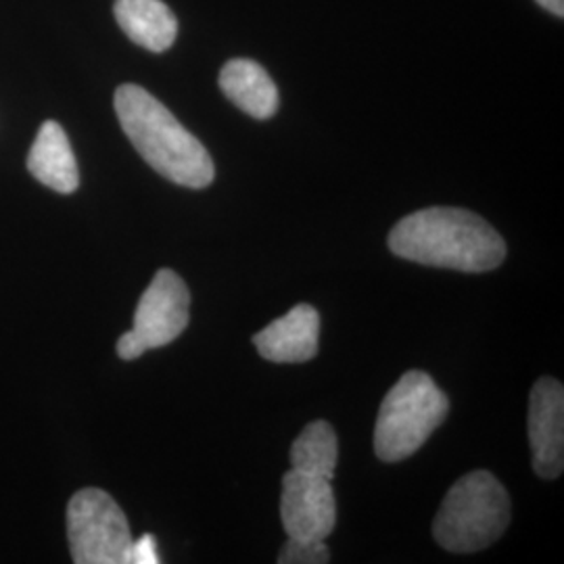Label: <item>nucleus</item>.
<instances>
[{"label": "nucleus", "instance_id": "f257e3e1", "mask_svg": "<svg viewBox=\"0 0 564 564\" xmlns=\"http://www.w3.org/2000/svg\"><path fill=\"white\" fill-rule=\"evenodd\" d=\"M389 249L408 262L458 272H489L506 260V242L481 216L460 207H429L405 216Z\"/></svg>", "mask_w": 564, "mask_h": 564}, {"label": "nucleus", "instance_id": "f03ea898", "mask_svg": "<svg viewBox=\"0 0 564 564\" xmlns=\"http://www.w3.org/2000/svg\"><path fill=\"white\" fill-rule=\"evenodd\" d=\"M113 105L126 137L163 178L186 188H205L214 182L216 167L207 149L151 93L137 84H121Z\"/></svg>", "mask_w": 564, "mask_h": 564}, {"label": "nucleus", "instance_id": "7ed1b4c3", "mask_svg": "<svg viewBox=\"0 0 564 564\" xmlns=\"http://www.w3.org/2000/svg\"><path fill=\"white\" fill-rule=\"evenodd\" d=\"M510 523V498L491 473L475 470L452 485L433 523L437 544L470 554L496 544Z\"/></svg>", "mask_w": 564, "mask_h": 564}, {"label": "nucleus", "instance_id": "20e7f679", "mask_svg": "<svg viewBox=\"0 0 564 564\" xmlns=\"http://www.w3.org/2000/svg\"><path fill=\"white\" fill-rule=\"evenodd\" d=\"M449 402L435 381L410 370L384 395L375 426V452L383 463H400L416 454L444 423Z\"/></svg>", "mask_w": 564, "mask_h": 564}, {"label": "nucleus", "instance_id": "39448f33", "mask_svg": "<svg viewBox=\"0 0 564 564\" xmlns=\"http://www.w3.org/2000/svg\"><path fill=\"white\" fill-rule=\"evenodd\" d=\"M67 538L76 564H128L132 533L118 502L97 487L80 489L67 506Z\"/></svg>", "mask_w": 564, "mask_h": 564}, {"label": "nucleus", "instance_id": "423d86ee", "mask_svg": "<svg viewBox=\"0 0 564 564\" xmlns=\"http://www.w3.org/2000/svg\"><path fill=\"white\" fill-rule=\"evenodd\" d=\"M191 318V293L174 270L163 268L142 293L132 333L142 349H158L178 339Z\"/></svg>", "mask_w": 564, "mask_h": 564}, {"label": "nucleus", "instance_id": "0eeeda50", "mask_svg": "<svg viewBox=\"0 0 564 564\" xmlns=\"http://www.w3.org/2000/svg\"><path fill=\"white\" fill-rule=\"evenodd\" d=\"M281 517L289 538L326 540L337 523L333 485L291 468L282 479Z\"/></svg>", "mask_w": 564, "mask_h": 564}, {"label": "nucleus", "instance_id": "6e6552de", "mask_svg": "<svg viewBox=\"0 0 564 564\" xmlns=\"http://www.w3.org/2000/svg\"><path fill=\"white\" fill-rule=\"evenodd\" d=\"M529 444L535 473L558 479L564 470V389L556 379H540L531 389Z\"/></svg>", "mask_w": 564, "mask_h": 564}, {"label": "nucleus", "instance_id": "1a4fd4ad", "mask_svg": "<svg viewBox=\"0 0 564 564\" xmlns=\"http://www.w3.org/2000/svg\"><path fill=\"white\" fill-rule=\"evenodd\" d=\"M321 314L300 303L279 321L268 324L253 337L260 356L276 364L307 362L318 354Z\"/></svg>", "mask_w": 564, "mask_h": 564}, {"label": "nucleus", "instance_id": "9d476101", "mask_svg": "<svg viewBox=\"0 0 564 564\" xmlns=\"http://www.w3.org/2000/svg\"><path fill=\"white\" fill-rule=\"evenodd\" d=\"M28 170L36 181L63 195H69L78 188V162L74 158L65 130L57 121L42 123L39 137L28 155Z\"/></svg>", "mask_w": 564, "mask_h": 564}, {"label": "nucleus", "instance_id": "9b49d317", "mask_svg": "<svg viewBox=\"0 0 564 564\" xmlns=\"http://www.w3.org/2000/svg\"><path fill=\"white\" fill-rule=\"evenodd\" d=\"M113 15L123 34L151 53L167 51L178 36V20L163 0H116Z\"/></svg>", "mask_w": 564, "mask_h": 564}, {"label": "nucleus", "instance_id": "f8f14e48", "mask_svg": "<svg viewBox=\"0 0 564 564\" xmlns=\"http://www.w3.org/2000/svg\"><path fill=\"white\" fill-rule=\"evenodd\" d=\"M220 88L228 101L256 120H270L279 109L276 84L256 61H228L220 72Z\"/></svg>", "mask_w": 564, "mask_h": 564}, {"label": "nucleus", "instance_id": "ddd939ff", "mask_svg": "<svg viewBox=\"0 0 564 564\" xmlns=\"http://www.w3.org/2000/svg\"><path fill=\"white\" fill-rule=\"evenodd\" d=\"M339 460L337 433L326 421L307 424L291 447V468L333 481Z\"/></svg>", "mask_w": 564, "mask_h": 564}, {"label": "nucleus", "instance_id": "4468645a", "mask_svg": "<svg viewBox=\"0 0 564 564\" xmlns=\"http://www.w3.org/2000/svg\"><path fill=\"white\" fill-rule=\"evenodd\" d=\"M330 561V552L324 540H295L289 538L279 556L281 564H326Z\"/></svg>", "mask_w": 564, "mask_h": 564}, {"label": "nucleus", "instance_id": "2eb2a0df", "mask_svg": "<svg viewBox=\"0 0 564 564\" xmlns=\"http://www.w3.org/2000/svg\"><path fill=\"white\" fill-rule=\"evenodd\" d=\"M160 554H158V542L153 535H142L141 540H132L130 545V558L128 564H158Z\"/></svg>", "mask_w": 564, "mask_h": 564}, {"label": "nucleus", "instance_id": "dca6fc26", "mask_svg": "<svg viewBox=\"0 0 564 564\" xmlns=\"http://www.w3.org/2000/svg\"><path fill=\"white\" fill-rule=\"evenodd\" d=\"M540 7H544L545 11H550L556 18L564 15V0H535Z\"/></svg>", "mask_w": 564, "mask_h": 564}]
</instances>
